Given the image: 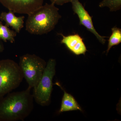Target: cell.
<instances>
[{"label":"cell","instance_id":"1","mask_svg":"<svg viewBox=\"0 0 121 121\" xmlns=\"http://www.w3.org/2000/svg\"><path fill=\"white\" fill-rule=\"evenodd\" d=\"M31 89L11 92L0 99V121H24L34 109Z\"/></svg>","mask_w":121,"mask_h":121},{"label":"cell","instance_id":"2","mask_svg":"<svg viewBox=\"0 0 121 121\" xmlns=\"http://www.w3.org/2000/svg\"><path fill=\"white\" fill-rule=\"evenodd\" d=\"M59 9L52 3H46L28 15L26 30L32 35L47 34L54 29L61 16Z\"/></svg>","mask_w":121,"mask_h":121},{"label":"cell","instance_id":"3","mask_svg":"<svg viewBox=\"0 0 121 121\" xmlns=\"http://www.w3.org/2000/svg\"><path fill=\"white\" fill-rule=\"evenodd\" d=\"M23 78L18 64L9 59L0 60V99L19 86Z\"/></svg>","mask_w":121,"mask_h":121},{"label":"cell","instance_id":"4","mask_svg":"<svg viewBox=\"0 0 121 121\" xmlns=\"http://www.w3.org/2000/svg\"><path fill=\"white\" fill-rule=\"evenodd\" d=\"M47 64L45 60L35 54H27L20 57L18 64L28 84V88L31 90L37 85Z\"/></svg>","mask_w":121,"mask_h":121},{"label":"cell","instance_id":"5","mask_svg":"<svg viewBox=\"0 0 121 121\" xmlns=\"http://www.w3.org/2000/svg\"><path fill=\"white\" fill-rule=\"evenodd\" d=\"M56 61L50 59L47 63L38 84L33 88L32 94L37 104L45 106L50 104L52 90V79L55 74Z\"/></svg>","mask_w":121,"mask_h":121},{"label":"cell","instance_id":"6","mask_svg":"<svg viewBox=\"0 0 121 121\" xmlns=\"http://www.w3.org/2000/svg\"><path fill=\"white\" fill-rule=\"evenodd\" d=\"M44 0H0L4 7L14 13L28 15L43 5Z\"/></svg>","mask_w":121,"mask_h":121},{"label":"cell","instance_id":"7","mask_svg":"<svg viewBox=\"0 0 121 121\" xmlns=\"http://www.w3.org/2000/svg\"><path fill=\"white\" fill-rule=\"evenodd\" d=\"M72 8L74 13L78 15L79 20V24L83 25L88 31L93 33L98 40L102 44L105 43L106 36H102L96 31L92 21V17L86 10L79 0H71Z\"/></svg>","mask_w":121,"mask_h":121},{"label":"cell","instance_id":"8","mask_svg":"<svg viewBox=\"0 0 121 121\" xmlns=\"http://www.w3.org/2000/svg\"><path fill=\"white\" fill-rule=\"evenodd\" d=\"M59 35L62 37L60 43L65 45L70 51L76 55H85L87 50L83 39L78 34L65 36L62 34Z\"/></svg>","mask_w":121,"mask_h":121},{"label":"cell","instance_id":"9","mask_svg":"<svg viewBox=\"0 0 121 121\" xmlns=\"http://www.w3.org/2000/svg\"><path fill=\"white\" fill-rule=\"evenodd\" d=\"M13 12H2L0 14V20L5 22V25L11 26L17 33H19L23 28L25 17H17Z\"/></svg>","mask_w":121,"mask_h":121},{"label":"cell","instance_id":"10","mask_svg":"<svg viewBox=\"0 0 121 121\" xmlns=\"http://www.w3.org/2000/svg\"><path fill=\"white\" fill-rule=\"evenodd\" d=\"M56 84L64 91V94L63 96L61 107L59 111V112L60 113L72 110H79L82 111L80 106L78 104L73 96L66 92L63 89L62 87L59 83L56 82Z\"/></svg>","mask_w":121,"mask_h":121},{"label":"cell","instance_id":"11","mask_svg":"<svg viewBox=\"0 0 121 121\" xmlns=\"http://www.w3.org/2000/svg\"><path fill=\"white\" fill-rule=\"evenodd\" d=\"M17 33L11 30L7 25H4L0 21V40L6 42L9 41L13 43L15 41V37Z\"/></svg>","mask_w":121,"mask_h":121},{"label":"cell","instance_id":"12","mask_svg":"<svg viewBox=\"0 0 121 121\" xmlns=\"http://www.w3.org/2000/svg\"><path fill=\"white\" fill-rule=\"evenodd\" d=\"M112 33L108 40L107 54L113 46L118 45L121 43V29L116 27L111 29Z\"/></svg>","mask_w":121,"mask_h":121},{"label":"cell","instance_id":"13","mask_svg":"<svg viewBox=\"0 0 121 121\" xmlns=\"http://www.w3.org/2000/svg\"><path fill=\"white\" fill-rule=\"evenodd\" d=\"M100 8L107 7L110 12H116L121 8V0H103L99 3Z\"/></svg>","mask_w":121,"mask_h":121},{"label":"cell","instance_id":"14","mask_svg":"<svg viewBox=\"0 0 121 121\" xmlns=\"http://www.w3.org/2000/svg\"><path fill=\"white\" fill-rule=\"evenodd\" d=\"M71 0H50L51 3L57 5H62L68 2H70Z\"/></svg>","mask_w":121,"mask_h":121},{"label":"cell","instance_id":"15","mask_svg":"<svg viewBox=\"0 0 121 121\" xmlns=\"http://www.w3.org/2000/svg\"><path fill=\"white\" fill-rule=\"evenodd\" d=\"M4 44H3L2 42L0 41V52H3L4 50Z\"/></svg>","mask_w":121,"mask_h":121}]
</instances>
